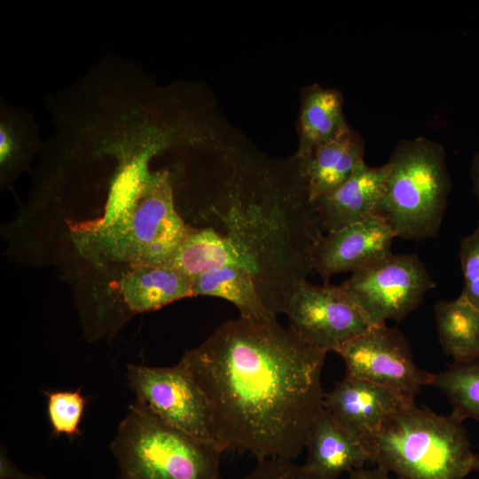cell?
Here are the masks:
<instances>
[{
    "label": "cell",
    "mask_w": 479,
    "mask_h": 479,
    "mask_svg": "<svg viewBox=\"0 0 479 479\" xmlns=\"http://www.w3.org/2000/svg\"><path fill=\"white\" fill-rule=\"evenodd\" d=\"M474 470L479 471V452L475 454Z\"/></svg>",
    "instance_id": "cell-27"
},
{
    "label": "cell",
    "mask_w": 479,
    "mask_h": 479,
    "mask_svg": "<svg viewBox=\"0 0 479 479\" xmlns=\"http://www.w3.org/2000/svg\"><path fill=\"white\" fill-rule=\"evenodd\" d=\"M338 90L316 84L304 93L300 113V142L295 159L308 160L319 147L337 139L349 129Z\"/></svg>",
    "instance_id": "cell-16"
},
{
    "label": "cell",
    "mask_w": 479,
    "mask_h": 479,
    "mask_svg": "<svg viewBox=\"0 0 479 479\" xmlns=\"http://www.w3.org/2000/svg\"><path fill=\"white\" fill-rule=\"evenodd\" d=\"M365 143L350 128L337 139L319 147L302 163L312 202L341 186L364 159Z\"/></svg>",
    "instance_id": "cell-15"
},
{
    "label": "cell",
    "mask_w": 479,
    "mask_h": 479,
    "mask_svg": "<svg viewBox=\"0 0 479 479\" xmlns=\"http://www.w3.org/2000/svg\"><path fill=\"white\" fill-rule=\"evenodd\" d=\"M127 376L136 399L159 418L218 447L206 398L180 361L168 367L129 365Z\"/></svg>",
    "instance_id": "cell-7"
},
{
    "label": "cell",
    "mask_w": 479,
    "mask_h": 479,
    "mask_svg": "<svg viewBox=\"0 0 479 479\" xmlns=\"http://www.w3.org/2000/svg\"><path fill=\"white\" fill-rule=\"evenodd\" d=\"M387 163L389 174L376 216L396 237H436L452 189L443 145L424 137L401 140Z\"/></svg>",
    "instance_id": "cell-3"
},
{
    "label": "cell",
    "mask_w": 479,
    "mask_h": 479,
    "mask_svg": "<svg viewBox=\"0 0 479 479\" xmlns=\"http://www.w3.org/2000/svg\"><path fill=\"white\" fill-rule=\"evenodd\" d=\"M0 467L1 479H47L42 475H31L20 471L3 452L1 453Z\"/></svg>",
    "instance_id": "cell-24"
},
{
    "label": "cell",
    "mask_w": 479,
    "mask_h": 479,
    "mask_svg": "<svg viewBox=\"0 0 479 479\" xmlns=\"http://www.w3.org/2000/svg\"><path fill=\"white\" fill-rule=\"evenodd\" d=\"M327 352L276 318L222 324L180 362L209 407L216 444L257 460H294L323 409Z\"/></svg>",
    "instance_id": "cell-1"
},
{
    "label": "cell",
    "mask_w": 479,
    "mask_h": 479,
    "mask_svg": "<svg viewBox=\"0 0 479 479\" xmlns=\"http://www.w3.org/2000/svg\"><path fill=\"white\" fill-rule=\"evenodd\" d=\"M388 174V163L371 167L358 161L347 181L313 201L322 228L334 232L375 216Z\"/></svg>",
    "instance_id": "cell-12"
},
{
    "label": "cell",
    "mask_w": 479,
    "mask_h": 479,
    "mask_svg": "<svg viewBox=\"0 0 479 479\" xmlns=\"http://www.w3.org/2000/svg\"><path fill=\"white\" fill-rule=\"evenodd\" d=\"M285 314L302 342L326 352L336 351L372 326L340 286H318L307 279L291 292Z\"/></svg>",
    "instance_id": "cell-8"
},
{
    "label": "cell",
    "mask_w": 479,
    "mask_h": 479,
    "mask_svg": "<svg viewBox=\"0 0 479 479\" xmlns=\"http://www.w3.org/2000/svg\"><path fill=\"white\" fill-rule=\"evenodd\" d=\"M129 214L121 240L139 265L168 264L192 229L177 210L168 170L156 173Z\"/></svg>",
    "instance_id": "cell-9"
},
{
    "label": "cell",
    "mask_w": 479,
    "mask_h": 479,
    "mask_svg": "<svg viewBox=\"0 0 479 479\" xmlns=\"http://www.w3.org/2000/svg\"><path fill=\"white\" fill-rule=\"evenodd\" d=\"M470 177L473 193L479 203V153H475L473 156L470 166Z\"/></svg>",
    "instance_id": "cell-26"
},
{
    "label": "cell",
    "mask_w": 479,
    "mask_h": 479,
    "mask_svg": "<svg viewBox=\"0 0 479 479\" xmlns=\"http://www.w3.org/2000/svg\"><path fill=\"white\" fill-rule=\"evenodd\" d=\"M349 479H394L389 473L376 467L373 469L359 468L349 473ZM398 479V478H397Z\"/></svg>",
    "instance_id": "cell-25"
},
{
    "label": "cell",
    "mask_w": 479,
    "mask_h": 479,
    "mask_svg": "<svg viewBox=\"0 0 479 479\" xmlns=\"http://www.w3.org/2000/svg\"><path fill=\"white\" fill-rule=\"evenodd\" d=\"M396 235L379 216L328 232L318 247L314 271L327 279L345 271H359L392 254Z\"/></svg>",
    "instance_id": "cell-10"
},
{
    "label": "cell",
    "mask_w": 479,
    "mask_h": 479,
    "mask_svg": "<svg viewBox=\"0 0 479 479\" xmlns=\"http://www.w3.org/2000/svg\"><path fill=\"white\" fill-rule=\"evenodd\" d=\"M40 136L33 117L6 104L1 105L0 162L2 175L25 165L39 148Z\"/></svg>",
    "instance_id": "cell-19"
},
{
    "label": "cell",
    "mask_w": 479,
    "mask_h": 479,
    "mask_svg": "<svg viewBox=\"0 0 479 479\" xmlns=\"http://www.w3.org/2000/svg\"><path fill=\"white\" fill-rule=\"evenodd\" d=\"M305 448L307 458L302 466L320 479H335L370 461L364 444L324 407L313 423Z\"/></svg>",
    "instance_id": "cell-13"
},
{
    "label": "cell",
    "mask_w": 479,
    "mask_h": 479,
    "mask_svg": "<svg viewBox=\"0 0 479 479\" xmlns=\"http://www.w3.org/2000/svg\"><path fill=\"white\" fill-rule=\"evenodd\" d=\"M242 479H320L302 465L282 458L258 460L255 469Z\"/></svg>",
    "instance_id": "cell-23"
},
{
    "label": "cell",
    "mask_w": 479,
    "mask_h": 479,
    "mask_svg": "<svg viewBox=\"0 0 479 479\" xmlns=\"http://www.w3.org/2000/svg\"><path fill=\"white\" fill-rule=\"evenodd\" d=\"M45 395L52 434L71 438L80 436V424L86 405V399L81 390L46 391Z\"/></svg>",
    "instance_id": "cell-21"
},
{
    "label": "cell",
    "mask_w": 479,
    "mask_h": 479,
    "mask_svg": "<svg viewBox=\"0 0 479 479\" xmlns=\"http://www.w3.org/2000/svg\"><path fill=\"white\" fill-rule=\"evenodd\" d=\"M363 444L370 462L398 479H465L474 470L463 420L415 404L390 414Z\"/></svg>",
    "instance_id": "cell-2"
},
{
    "label": "cell",
    "mask_w": 479,
    "mask_h": 479,
    "mask_svg": "<svg viewBox=\"0 0 479 479\" xmlns=\"http://www.w3.org/2000/svg\"><path fill=\"white\" fill-rule=\"evenodd\" d=\"M438 340L445 355L453 363L479 357V310L460 295L442 300L435 305Z\"/></svg>",
    "instance_id": "cell-18"
},
{
    "label": "cell",
    "mask_w": 479,
    "mask_h": 479,
    "mask_svg": "<svg viewBox=\"0 0 479 479\" xmlns=\"http://www.w3.org/2000/svg\"><path fill=\"white\" fill-rule=\"evenodd\" d=\"M340 287L375 326L406 317L436 284L416 254H391L352 273Z\"/></svg>",
    "instance_id": "cell-5"
},
{
    "label": "cell",
    "mask_w": 479,
    "mask_h": 479,
    "mask_svg": "<svg viewBox=\"0 0 479 479\" xmlns=\"http://www.w3.org/2000/svg\"><path fill=\"white\" fill-rule=\"evenodd\" d=\"M431 386L447 397L452 414L463 421L479 420V357L452 363L445 371L434 373Z\"/></svg>",
    "instance_id": "cell-20"
},
{
    "label": "cell",
    "mask_w": 479,
    "mask_h": 479,
    "mask_svg": "<svg viewBox=\"0 0 479 479\" xmlns=\"http://www.w3.org/2000/svg\"><path fill=\"white\" fill-rule=\"evenodd\" d=\"M119 479H219L223 451L169 425L136 399L111 444Z\"/></svg>",
    "instance_id": "cell-4"
},
{
    "label": "cell",
    "mask_w": 479,
    "mask_h": 479,
    "mask_svg": "<svg viewBox=\"0 0 479 479\" xmlns=\"http://www.w3.org/2000/svg\"><path fill=\"white\" fill-rule=\"evenodd\" d=\"M404 405L385 387L347 375L325 393L323 402L334 419L362 443Z\"/></svg>",
    "instance_id": "cell-11"
},
{
    "label": "cell",
    "mask_w": 479,
    "mask_h": 479,
    "mask_svg": "<svg viewBox=\"0 0 479 479\" xmlns=\"http://www.w3.org/2000/svg\"><path fill=\"white\" fill-rule=\"evenodd\" d=\"M120 289L127 310L139 313L192 296V279L171 265L145 264L125 274Z\"/></svg>",
    "instance_id": "cell-14"
},
{
    "label": "cell",
    "mask_w": 479,
    "mask_h": 479,
    "mask_svg": "<svg viewBox=\"0 0 479 479\" xmlns=\"http://www.w3.org/2000/svg\"><path fill=\"white\" fill-rule=\"evenodd\" d=\"M335 352L345 364V375L385 387L405 405L413 404L420 389L433 380L434 373L415 364L404 334L386 324L372 326Z\"/></svg>",
    "instance_id": "cell-6"
},
{
    "label": "cell",
    "mask_w": 479,
    "mask_h": 479,
    "mask_svg": "<svg viewBox=\"0 0 479 479\" xmlns=\"http://www.w3.org/2000/svg\"><path fill=\"white\" fill-rule=\"evenodd\" d=\"M224 299L240 311L241 318L256 320L276 318L264 305L252 274L240 266H227L192 279V296Z\"/></svg>",
    "instance_id": "cell-17"
},
{
    "label": "cell",
    "mask_w": 479,
    "mask_h": 479,
    "mask_svg": "<svg viewBox=\"0 0 479 479\" xmlns=\"http://www.w3.org/2000/svg\"><path fill=\"white\" fill-rule=\"evenodd\" d=\"M459 260L464 280L459 295L479 310V221L473 232L461 240Z\"/></svg>",
    "instance_id": "cell-22"
}]
</instances>
